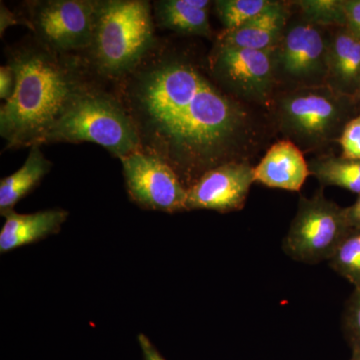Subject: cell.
Masks as SVG:
<instances>
[{"mask_svg":"<svg viewBox=\"0 0 360 360\" xmlns=\"http://www.w3.org/2000/svg\"><path fill=\"white\" fill-rule=\"evenodd\" d=\"M347 25L345 28L360 39V0H343Z\"/></svg>","mask_w":360,"mask_h":360,"instance_id":"obj_24","label":"cell"},{"mask_svg":"<svg viewBox=\"0 0 360 360\" xmlns=\"http://www.w3.org/2000/svg\"><path fill=\"white\" fill-rule=\"evenodd\" d=\"M92 142L122 158L141 149L131 117L120 101L92 87L79 94L45 136V142Z\"/></svg>","mask_w":360,"mask_h":360,"instance_id":"obj_5","label":"cell"},{"mask_svg":"<svg viewBox=\"0 0 360 360\" xmlns=\"http://www.w3.org/2000/svg\"><path fill=\"white\" fill-rule=\"evenodd\" d=\"M51 168V161L46 160L39 146H32L25 165L0 181V213L2 217L13 210L18 201L39 186Z\"/></svg>","mask_w":360,"mask_h":360,"instance_id":"obj_17","label":"cell"},{"mask_svg":"<svg viewBox=\"0 0 360 360\" xmlns=\"http://www.w3.org/2000/svg\"><path fill=\"white\" fill-rule=\"evenodd\" d=\"M270 108L285 139L309 153L338 143L347 123L359 115L360 101L322 85L284 90Z\"/></svg>","mask_w":360,"mask_h":360,"instance_id":"obj_4","label":"cell"},{"mask_svg":"<svg viewBox=\"0 0 360 360\" xmlns=\"http://www.w3.org/2000/svg\"><path fill=\"white\" fill-rule=\"evenodd\" d=\"M155 46L148 1H96L94 35L89 51L99 73L122 79L141 65Z\"/></svg>","mask_w":360,"mask_h":360,"instance_id":"obj_3","label":"cell"},{"mask_svg":"<svg viewBox=\"0 0 360 360\" xmlns=\"http://www.w3.org/2000/svg\"><path fill=\"white\" fill-rule=\"evenodd\" d=\"M326 85L359 101L360 39L345 27L333 28L328 34Z\"/></svg>","mask_w":360,"mask_h":360,"instance_id":"obj_13","label":"cell"},{"mask_svg":"<svg viewBox=\"0 0 360 360\" xmlns=\"http://www.w3.org/2000/svg\"><path fill=\"white\" fill-rule=\"evenodd\" d=\"M137 340H139V347L141 348L143 360H167L160 354L158 348L153 345L148 336L144 335L143 333H139Z\"/></svg>","mask_w":360,"mask_h":360,"instance_id":"obj_26","label":"cell"},{"mask_svg":"<svg viewBox=\"0 0 360 360\" xmlns=\"http://www.w3.org/2000/svg\"><path fill=\"white\" fill-rule=\"evenodd\" d=\"M300 8L302 18L321 27H345L343 0H300L293 2Z\"/></svg>","mask_w":360,"mask_h":360,"instance_id":"obj_21","label":"cell"},{"mask_svg":"<svg viewBox=\"0 0 360 360\" xmlns=\"http://www.w3.org/2000/svg\"><path fill=\"white\" fill-rule=\"evenodd\" d=\"M328 35L302 20L286 26L274 51V77L285 90L326 85Z\"/></svg>","mask_w":360,"mask_h":360,"instance_id":"obj_8","label":"cell"},{"mask_svg":"<svg viewBox=\"0 0 360 360\" xmlns=\"http://www.w3.org/2000/svg\"><path fill=\"white\" fill-rule=\"evenodd\" d=\"M274 51L217 44L210 56V75L225 92L241 103L271 108L277 87Z\"/></svg>","mask_w":360,"mask_h":360,"instance_id":"obj_7","label":"cell"},{"mask_svg":"<svg viewBox=\"0 0 360 360\" xmlns=\"http://www.w3.org/2000/svg\"><path fill=\"white\" fill-rule=\"evenodd\" d=\"M331 269L360 290V229L350 227L328 260Z\"/></svg>","mask_w":360,"mask_h":360,"instance_id":"obj_19","label":"cell"},{"mask_svg":"<svg viewBox=\"0 0 360 360\" xmlns=\"http://www.w3.org/2000/svg\"><path fill=\"white\" fill-rule=\"evenodd\" d=\"M310 175L319 180L322 187L338 186L360 194V160L343 156L323 155L309 163Z\"/></svg>","mask_w":360,"mask_h":360,"instance_id":"obj_18","label":"cell"},{"mask_svg":"<svg viewBox=\"0 0 360 360\" xmlns=\"http://www.w3.org/2000/svg\"><path fill=\"white\" fill-rule=\"evenodd\" d=\"M341 156L350 160H360V113L347 123L340 141Z\"/></svg>","mask_w":360,"mask_h":360,"instance_id":"obj_23","label":"cell"},{"mask_svg":"<svg viewBox=\"0 0 360 360\" xmlns=\"http://www.w3.org/2000/svg\"><path fill=\"white\" fill-rule=\"evenodd\" d=\"M18 20H20L16 18L15 16H14L13 14L4 6V4H1V25H0V28H1V34L2 32H4V30H6L9 25L20 23V21Z\"/></svg>","mask_w":360,"mask_h":360,"instance_id":"obj_27","label":"cell"},{"mask_svg":"<svg viewBox=\"0 0 360 360\" xmlns=\"http://www.w3.org/2000/svg\"><path fill=\"white\" fill-rule=\"evenodd\" d=\"M96 1L49 0L32 9V30L49 51L89 49L92 41Z\"/></svg>","mask_w":360,"mask_h":360,"instance_id":"obj_10","label":"cell"},{"mask_svg":"<svg viewBox=\"0 0 360 360\" xmlns=\"http://www.w3.org/2000/svg\"><path fill=\"white\" fill-rule=\"evenodd\" d=\"M15 73L9 65L0 68V97L7 101L15 89Z\"/></svg>","mask_w":360,"mask_h":360,"instance_id":"obj_25","label":"cell"},{"mask_svg":"<svg viewBox=\"0 0 360 360\" xmlns=\"http://www.w3.org/2000/svg\"><path fill=\"white\" fill-rule=\"evenodd\" d=\"M352 227H354V229H360V219H357L356 221L354 222L352 224Z\"/></svg>","mask_w":360,"mask_h":360,"instance_id":"obj_29","label":"cell"},{"mask_svg":"<svg viewBox=\"0 0 360 360\" xmlns=\"http://www.w3.org/2000/svg\"><path fill=\"white\" fill-rule=\"evenodd\" d=\"M141 150L167 162L187 189L206 172L250 161L264 139L248 104L229 96L187 54L158 51L120 79Z\"/></svg>","mask_w":360,"mask_h":360,"instance_id":"obj_1","label":"cell"},{"mask_svg":"<svg viewBox=\"0 0 360 360\" xmlns=\"http://www.w3.org/2000/svg\"><path fill=\"white\" fill-rule=\"evenodd\" d=\"M212 4L208 0H161L155 2L156 20L161 27L179 34L210 37L208 11Z\"/></svg>","mask_w":360,"mask_h":360,"instance_id":"obj_16","label":"cell"},{"mask_svg":"<svg viewBox=\"0 0 360 360\" xmlns=\"http://www.w3.org/2000/svg\"><path fill=\"white\" fill-rule=\"evenodd\" d=\"M323 188L321 186L311 198L300 196L297 212L284 238V252L296 262H328L350 229L345 207L328 200Z\"/></svg>","mask_w":360,"mask_h":360,"instance_id":"obj_6","label":"cell"},{"mask_svg":"<svg viewBox=\"0 0 360 360\" xmlns=\"http://www.w3.org/2000/svg\"><path fill=\"white\" fill-rule=\"evenodd\" d=\"M255 182L250 161H233L213 168L187 189L186 210L238 212L245 207Z\"/></svg>","mask_w":360,"mask_h":360,"instance_id":"obj_11","label":"cell"},{"mask_svg":"<svg viewBox=\"0 0 360 360\" xmlns=\"http://www.w3.org/2000/svg\"><path fill=\"white\" fill-rule=\"evenodd\" d=\"M309 175L302 149L288 139L272 144L255 167V182L283 191H300Z\"/></svg>","mask_w":360,"mask_h":360,"instance_id":"obj_12","label":"cell"},{"mask_svg":"<svg viewBox=\"0 0 360 360\" xmlns=\"http://www.w3.org/2000/svg\"><path fill=\"white\" fill-rule=\"evenodd\" d=\"M68 214L60 208L30 214H20L14 210L7 212L4 215L6 222L0 231V253L4 255L58 233Z\"/></svg>","mask_w":360,"mask_h":360,"instance_id":"obj_15","label":"cell"},{"mask_svg":"<svg viewBox=\"0 0 360 360\" xmlns=\"http://www.w3.org/2000/svg\"><path fill=\"white\" fill-rule=\"evenodd\" d=\"M349 360H360V352H352V359H350Z\"/></svg>","mask_w":360,"mask_h":360,"instance_id":"obj_28","label":"cell"},{"mask_svg":"<svg viewBox=\"0 0 360 360\" xmlns=\"http://www.w3.org/2000/svg\"><path fill=\"white\" fill-rule=\"evenodd\" d=\"M274 0H217L215 9L224 30H233L269 8Z\"/></svg>","mask_w":360,"mask_h":360,"instance_id":"obj_20","label":"cell"},{"mask_svg":"<svg viewBox=\"0 0 360 360\" xmlns=\"http://www.w3.org/2000/svg\"><path fill=\"white\" fill-rule=\"evenodd\" d=\"M359 101H360V94H359Z\"/></svg>","mask_w":360,"mask_h":360,"instance_id":"obj_30","label":"cell"},{"mask_svg":"<svg viewBox=\"0 0 360 360\" xmlns=\"http://www.w3.org/2000/svg\"><path fill=\"white\" fill-rule=\"evenodd\" d=\"M15 73L13 96L0 110V134L7 148L39 146L68 106L89 85L75 61L47 49H25L11 54Z\"/></svg>","mask_w":360,"mask_h":360,"instance_id":"obj_2","label":"cell"},{"mask_svg":"<svg viewBox=\"0 0 360 360\" xmlns=\"http://www.w3.org/2000/svg\"><path fill=\"white\" fill-rule=\"evenodd\" d=\"M120 160L127 191L137 205L156 212H187V188L167 162L141 149Z\"/></svg>","mask_w":360,"mask_h":360,"instance_id":"obj_9","label":"cell"},{"mask_svg":"<svg viewBox=\"0 0 360 360\" xmlns=\"http://www.w3.org/2000/svg\"><path fill=\"white\" fill-rule=\"evenodd\" d=\"M290 4L274 1L245 25L233 30H224L217 44L257 49L274 51L276 49L290 18Z\"/></svg>","mask_w":360,"mask_h":360,"instance_id":"obj_14","label":"cell"},{"mask_svg":"<svg viewBox=\"0 0 360 360\" xmlns=\"http://www.w3.org/2000/svg\"><path fill=\"white\" fill-rule=\"evenodd\" d=\"M343 328L352 352H360V290H354L348 300Z\"/></svg>","mask_w":360,"mask_h":360,"instance_id":"obj_22","label":"cell"}]
</instances>
